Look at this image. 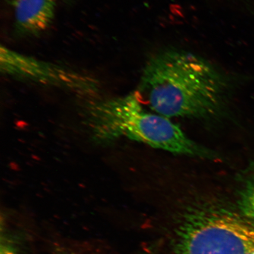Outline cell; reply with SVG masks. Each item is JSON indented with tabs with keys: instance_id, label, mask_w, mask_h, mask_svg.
Returning <instances> with one entry per match:
<instances>
[{
	"instance_id": "cell-5",
	"label": "cell",
	"mask_w": 254,
	"mask_h": 254,
	"mask_svg": "<svg viewBox=\"0 0 254 254\" xmlns=\"http://www.w3.org/2000/svg\"><path fill=\"white\" fill-rule=\"evenodd\" d=\"M16 26L21 33L37 34L46 30L55 17L57 0H9Z\"/></svg>"
},
{
	"instance_id": "cell-2",
	"label": "cell",
	"mask_w": 254,
	"mask_h": 254,
	"mask_svg": "<svg viewBox=\"0 0 254 254\" xmlns=\"http://www.w3.org/2000/svg\"><path fill=\"white\" fill-rule=\"evenodd\" d=\"M139 91L97 107L105 118L100 128L109 136L124 135L152 148L186 156L212 158L213 154L190 139L170 119L144 107Z\"/></svg>"
},
{
	"instance_id": "cell-4",
	"label": "cell",
	"mask_w": 254,
	"mask_h": 254,
	"mask_svg": "<svg viewBox=\"0 0 254 254\" xmlns=\"http://www.w3.org/2000/svg\"><path fill=\"white\" fill-rule=\"evenodd\" d=\"M1 72L12 77L49 85H60L78 90L93 89V79L54 64L39 60L1 46Z\"/></svg>"
},
{
	"instance_id": "cell-6",
	"label": "cell",
	"mask_w": 254,
	"mask_h": 254,
	"mask_svg": "<svg viewBox=\"0 0 254 254\" xmlns=\"http://www.w3.org/2000/svg\"><path fill=\"white\" fill-rule=\"evenodd\" d=\"M238 198L241 213L254 227V162L247 171L238 193Z\"/></svg>"
},
{
	"instance_id": "cell-8",
	"label": "cell",
	"mask_w": 254,
	"mask_h": 254,
	"mask_svg": "<svg viewBox=\"0 0 254 254\" xmlns=\"http://www.w3.org/2000/svg\"><path fill=\"white\" fill-rule=\"evenodd\" d=\"M252 254H254V252H253V253Z\"/></svg>"
},
{
	"instance_id": "cell-3",
	"label": "cell",
	"mask_w": 254,
	"mask_h": 254,
	"mask_svg": "<svg viewBox=\"0 0 254 254\" xmlns=\"http://www.w3.org/2000/svg\"><path fill=\"white\" fill-rule=\"evenodd\" d=\"M176 254H252L254 227L220 205H196L179 228Z\"/></svg>"
},
{
	"instance_id": "cell-1",
	"label": "cell",
	"mask_w": 254,
	"mask_h": 254,
	"mask_svg": "<svg viewBox=\"0 0 254 254\" xmlns=\"http://www.w3.org/2000/svg\"><path fill=\"white\" fill-rule=\"evenodd\" d=\"M139 86L151 110L170 119L217 118L226 106L225 76L203 57L184 50H166L151 57Z\"/></svg>"
},
{
	"instance_id": "cell-7",
	"label": "cell",
	"mask_w": 254,
	"mask_h": 254,
	"mask_svg": "<svg viewBox=\"0 0 254 254\" xmlns=\"http://www.w3.org/2000/svg\"><path fill=\"white\" fill-rule=\"evenodd\" d=\"M0 254H16L14 250L7 244H1Z\"/></svg>"
}]
</instances>
